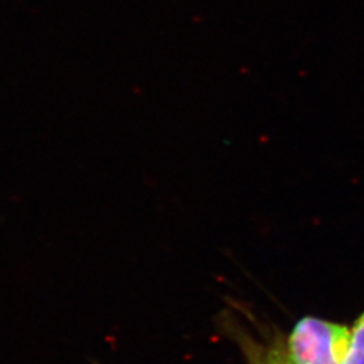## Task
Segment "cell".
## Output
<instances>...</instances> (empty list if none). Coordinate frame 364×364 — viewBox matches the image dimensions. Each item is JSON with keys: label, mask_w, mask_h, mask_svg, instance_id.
I'll return each mask as SVG.
<instances>
[{"label": "cell", "mask_w": 364, "mask_h": 364, "mask_svg": "<svg viewBox=\"0 0 364 364\" xmlns=\"http://www.w3.org/2000/svg\"><path fill=\"white\" fill-rule=\"evenodd\" d=\"M343 364H364V312L352 326L348 351Z\"/></svg>", "instance_id": "cell-3"}, {"label": "cell", "mask_w": 364, "mask_h": 364, "mask_svg": "<svg viewBox=\"0 0 364 364\" xmlns=\"http://www.w3.org/2000/svg\"><path fill=\"white\" fill-rule=\"evenodd\" d=\"M351 329L317 317H304L287 340V355L296 364H343Z\"/></svg>", "instance_id": "cell-1"}, {"label": "cell", "mask_w": 364, "mask_h": 364, "mask_svg": "<svg viewBox=\"0 0 364 364\" xmlns=\"http://www.w3.org/2000/svg\"><path fill=\"white\" fill-rule=\"evenodd\" d=\"M239 344L250 364H296L287 355V348L279 344H263L248 335H239Z\"/></svg>", "instance_id": "cell-2"}]
</instances>
